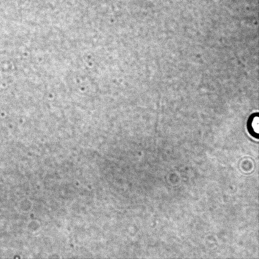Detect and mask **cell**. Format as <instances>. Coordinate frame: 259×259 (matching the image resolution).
Segmentation results:
<instances>
[{
  "label": "cell",
  "mask_w": 259,
  "mask_h": 259,
  "mask_svg": "<svg viewBox=\"0 0 259 259\" xmlns=\"http://www.w3.org/2000/svg\"><path fill=\"white\" fill-rule=\"evenodd\" d=\"M252 127L254 131L256 133H258V117H255L252 122Z\"/></svg>",
  "instance_id": "cell-1"
}]
</instances>
